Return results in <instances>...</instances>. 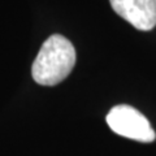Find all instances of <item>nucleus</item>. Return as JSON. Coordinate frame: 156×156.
Here are the masks:
<instances>
[{"label": "nucleus", "mask_w": 156, "mask_h": 156, "mask_svg": "<svg viewBox=\"0 0 156 156\" xmlns=\"http://www.w3.org/2000/svg\"><path fill=\"white\" fill-rule=\"evenodd\" d=\"M76 64V50L65 37L51 35L42 44L33 62L34 81L43 86H55L70 74Z\"/></svg>", "instance_id": "nucleus-1"}, {"label": "nucleus", "mask_w": 156, "mask_h": 156, "mask_svg": "<svg viewBox=\"0 0 156 156\" xmlns=\"http://www.w3.org/2000/svg\"><path fill=\"white\" fill-rule=\"evenodd\" d=\"M107 124L116 134L138 142L150 143L156 138L148 120L139 111L126 104L113 107L107 115Z\"/></svg>", "instance_id": "nucleus-2"}, {"label": "nucleus", "mask_w": 156, "mask_h": 156, "mask_svg": "<svg viewBox=\"0 0 156 156\" xmlns=\"http://www.w3.org/2000/svg\"><path fill=\"white\" fill-rule=\"evenodd\" d=\"M113 11L138 30L156 26V0H109Z\"/></svg>", "instance_id": "nucleus-3"}]
</instances>
